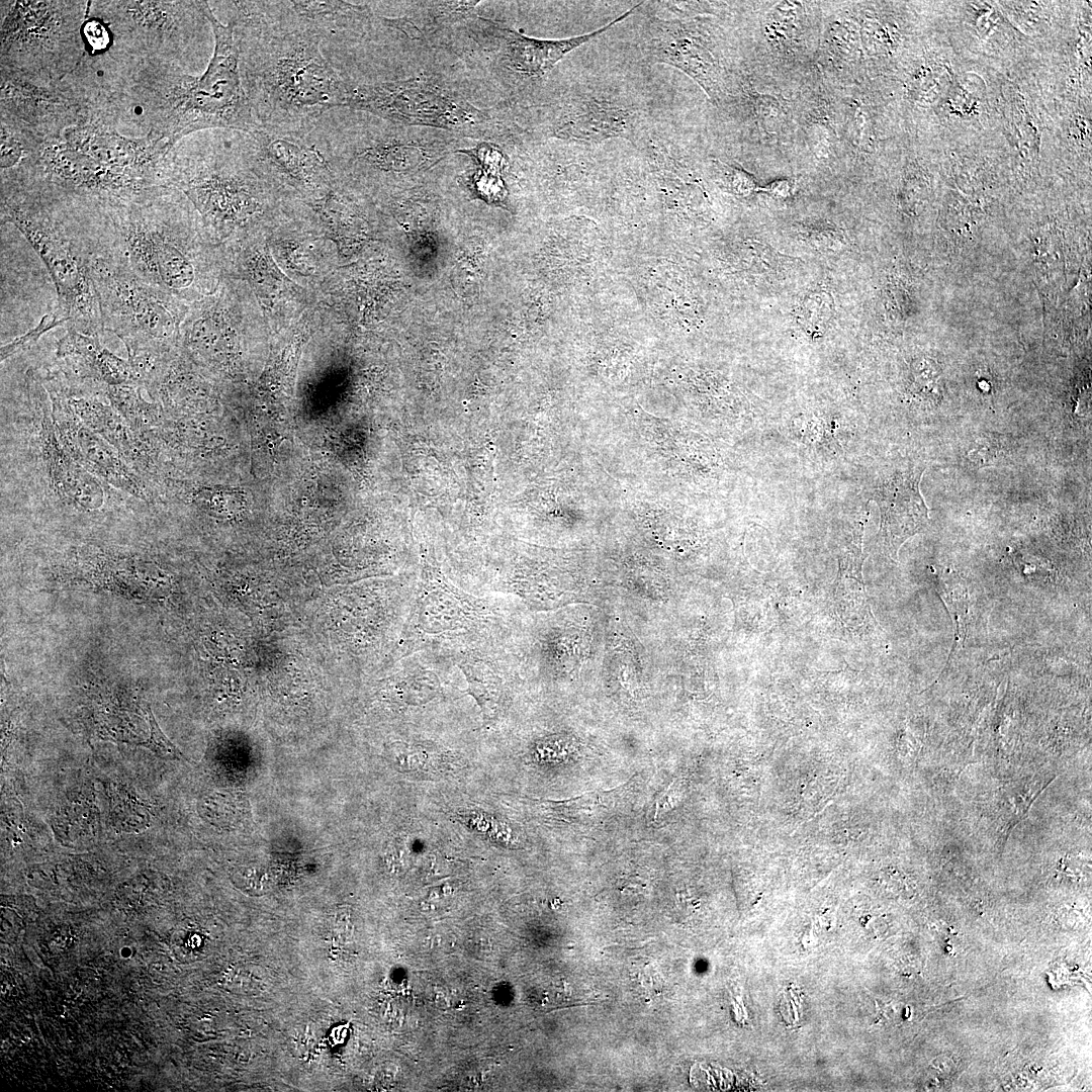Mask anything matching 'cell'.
Returning a JSON list of instances; mask_svg holds the SVG:
<instances>
[{"label":"cell","instance_id":"obj_1","mask_svg":"<svg viewBox=\"0 0 1092 1092\" xmlns=\"http://www.w3.org/2000/svg\"><path fill=\"white\" fill-rule=\"evenodd\" d=\"M201 6L214 37L206 70L194 76L174 63L142 60L125 71L111 96L119 125L138 124L168 152L196 131L251 133L259 127L243 85L234 24H222L207 1Z\"/></svg>","mask_w":1092,"mask_h":1092},{"label":"cell","instance_id":"obj_2","mask_svg":"<svg viewBox=\"0 0 1092 1092\" xmlns=\"http://www.w3.org/2000/svg\"><path fill=\"white\" fill-rule=\"evenodd\" d=\"M168 153L147 136L125 135L107 120L94 118L42 142L17 166L1 170V180L111 207L170 187L164 165Z\"/></svg>","mask_w":1092,"mask_h":1092},{"label":"cell","instance_id":"obj_3","mask_svg":"<svg viewBox=\"0 0 1092 1092\" xmlns=\"http://www.w3.org/2000/svg\"><path fill=\"white\" fill-rule=\"evenodd\" d=\"M232 7L243 85L259 126L308 134L326 112L347 105L350 87L316 35L268 23L242 1Z\"/></svg>","mask_w":1092,"mask_h":1092},{"label":"cell","instance_id":"obj_4","mask_svg":"<svg viewBox=\"0 0 1092 1092\" xmlns=\"http://www.w3.org/2000/svg\"><path fill=\"white\" fill-rule=\"evenodd\" d=\"M1 222L13 223L46 264L58 294L56 311L68 328L99 336L104 329L92 266L108 248L99 208L1 184Z\"/></svg>","mask_w":1092,"mask_h":1092},{"label":"cell","instance_id":"obj_5","mask_svg":"<svg viewBox=\"0 0 1092 1092\" xmlns=\"http://www.w3.org/2000/svg\"><path fill=\"white\" fill-rule=\"evenodd\" d=\"M188 202L181 191L166 187L127 204L100 208L117 259L146 283L179 299L192 296L200 282Z\"/></svg>","mask_w":1092,"mask_h":1092},{"label":"cell","instance_id":"obj_6","mask_svg":"<svg viewBox=\"0 0 1092 1092\" xmlns=\"http://www.w3.org/2000/svg\"><path fill=\"white\" fill-rule=\"evenodd\" d=\"M165 171L169 186L189 199L213 238L223 239L266 212L264 178L242 144L202 145L192 151L176 145L165 158Z\"/></svg>","mask_w":1092,"mask_h":1092},{"label":"cell","instance_id":"obj_7","mask_svg":"<svg viewBox=\"0 0 1092 1092\" xmlns=\"http://www.w3.org/2000/svg\"><path fill=\"white\" fill-rule=\"evenodd\" d=\"M88 1H1V76L57 83L85 54Z\"/></svg>","mask_w":1092,"mask_h":1092},{"label":"cell","instance_id":"obj_8","mask_svg":"<svg viewBox=\"0 0 1092 1092\" xmlns=\"http://www.w3.org/2000/svg\"><path fill=\"white\" fill-rule=\"evenodd\" d=\"M103 329L116 335L127 351L174 349L186 307L180 299L143 281L110 249L92 266Z\"/></svg>","mask_w":1092,"mask_h":1092},{"label":"cell","instance_id":"obj_9","mask_svg":"<svg viewBox=\"0 0 1092 1092\" xmlns=\"http://www.w3.org/2000/svg\"><path fill=\"white\" fill-rule=\"evenodd\" d=\"M201 3L88 1V12L108 27L111 47L105 55L125 62L159 60L177 64L178 55L207 21Z\"/></svg>","mask_w":1092,"mask_h":1092},{"label":"cell","instance_id":"obj_10","mask_svg":"<svg viewBox=\"0 0 1092 1092\" xmlns=\"http://www.w3.org/2000/svg\"><path fill=\"white\" fill-rule=\"evenodd\" d=\"M655 121L642 94L621 83L598 80L563 104L552 123V135L593 146L620 139L635 147Z\"/></svg>","mask_w":1092,"mask_h":1092},{"label":"cell","instance_id":"obj_11","mask_svg":"<svg viewBox=\"0 0 1092 1092\" xmlns=\"http://www.w3.org/2000/svg\"><path fill=\"white\" fill-rule=\"evenodd\" d=\"M1 123L38 144L83 121L104 118L94 98L70 77L52 84L1 76Z\"/></svg>","mask_w":1092,"mask_h":1092},{"label":"cell","instance_id":"obj_12","mask_svg":"<svg viewBox=\"0 0 1092 1092\" xmlns=\"http://www.w3.org/2000/svg\"><path fill=\"white\" fill-rule=\"evenodd\" d=\"M665 13L648 14L639 33V49L647 64H664L685 73L711 98L724 89V69L715 42L697 20L675 2H664Z\"/></svg>","mask_w":1092,"mask_h":1092},{"label":"cell","instance_id":"obj_13","mask_svg":"<svg viewBox=\"0 0 1092 1092\" xmlns=\"http://www.w3.org/2000/svg\"><path fill=\"white\" fill-rule=\"evenodd\" d=\"M243 149L248 160L264 179H272L301 193L323 194L331 187L334 169L306 133L259 126L245 133Z\"/></svg>","mask_w":1092,"mask_h":1092},{"label":"cell","instance_id":"obj_14","mask_svg":"<svg viewBox=\"0 0 1092 1092\" xmlns=\"http://www.w3.org/2000/svg\"><path fill=\"white\" fill-rule=\"evenodd\" d=\"M40 380L52 403V417L58 437L69 454L87 471L111 485L147 500L142 480L124 462L118 451L98 437L75 414L69 400L62 373L49 372Z\"/></svg>","mask_w":1092,"mask_h":1092},{"label":"cell","instance_id":"obj_15","mask_svg":"<svg viewBox=\"0 0 1092 1092\" xmlns=\"http://www.w3.org/2000/svg\"><path fill=\"white\" fill-rule=\"evenodd\" d=\"M346 106L399 123L446 126L466 123L475 117L437 87L418 80L350 87Z\"/></svg>","mask_w":1092,"mask_h":1092},{"label":"cell","instance_id":"obj_16","mask_svg":"<svg viewBox=\"0 0 1092 1092\" xmlns=\"http://www.w3.org/2000/svg\"><path fill=\"white\" fill-rule=\"evenodd\" d=\"M27 387L30 399L40 411L39 442L42 461L50 482L63 500L85 510L99 509L104 502V492L97 479L81 466L64 448L49 413L48 392L40 378L32 371L27 372Z\"/></svg>","mask_w":1092,"mask_h":1092},{"label":"cell","instance_id":"obj_17","mask_svg":"<svg viewBox=\"0 0 1092 1092\" xmlns=\"http://www.w3.org/2000/svg\"><path fill=\"white\" fill-rule=\"evenodd\" d=\"M924 468L897 470L875 488L874 499L881 511V529L891 553L925 528L928 508L920 491Z\"/></svg>","mask_w":1092,"mask_h":1092},{"label":"cell","instance_id":"obj_18","mask_svg":"<svg viewBox=\"0 0 1092 1092\" xmlns=\"http://www.w3.org/2000/svg\"><path fill=\"white\" fill-rule=\"evenodd\" d=\"M487 616L483 605L444 578L428 573L423 577L416 606L419 638L468 631L486 623Z\"/></svg>","mask_w":1092,"mask_h":1092},{"label":"cell","instance_id":"obj_19","mask_svg":"<svg viewBox=\"0 0 1092 1092\" xmlns=\"http://www.w3.org/2000/svg\"><path fill=\"white\" fill-rule=\"evenodd\" d=\"M636 4L611 22L594 31L563 39H538L508 30L506 34V56L509 66L520 75L529 79H539L546 75L568 53L597 38L610 30L642 7Z\"/></svg>","mask_w":1092,"mask_h":1092},{"label":"cell","instance_id":"obj_20","mask_svg":"<svg viewBox=\"0 0 1092 1092\" xmlns=\"http://www.w3.org/2000/svg\"><path fill=\"white\" fill-rule=\"evenodd\" d=\"M56 355L71 368L75 377L90 378L105 385L131 381L128 361L103 347L98 335H86L69 328L58 342Z\"/></svg>","mask_w":1092,"mask_h":1092},{"label":"cell","instance_id":"obj_21","mask_svg":"<svg viewBox=\"0 0 1092 1092\" xmlns=\"http://www.w3.org/2000/svg\"><path fill=\"white\" fill-rule=\"evenodd\" d=\"M68 400L80 420L93 432L114 447L130 464L145 462L148 449L125 420L111 406L93 396H77V392L63 374Z\"/></svg>","mask_w":1092,"mask_h":1092},{"label":"cell","instance_id":"obj_22","mask_svg":"<svg viewBox=\"0 0 1092 1092\" xmlns=\"http://www.w3.org/2000/svg\"><path fill=\"white\" fill-rule=\"evenodd\" d=\"M330 161L348 159L358 165L379 173H403L422 166L429 154L418 145L401 138L384 134L369 139L349 154L327 156Z\"/></svg>","mask_w":1092,"mask_h":1092},{"label":"cell","instance_id":"obj_23","mask_svg":"<svg viewBox=\"0 0 1092 1092\" xmlns=\"http://www.w3.org/2000/svg\"><path fill=\"white\" fill-rule=\"evenodd\" d=\"M142 386L135 382L106 385L105 391L110 405L125 420L139 435H155L162 427L163 406L150 402L142 395Z\"/></svg>","mask_w":1092,"mask_h":1092},{"label":"cell","instance_id":"obj_24","mask_svg":"<svg viewBox=\"0 0 1092 1092\" xmlns=\"http://www.w3.org/2000/svg\"><path fill=\"white\" fill-rule=\"evenodd\" d=\"M459 667L468 682L467 693L479 706L483 721L491 724L502 709V678L490 664L481 659L465 658Z\"/></svg>","mask_w":1092,"mask_h":1092},{"label":"cell","instance_id":"obj_25","mask_svg":"<svg viewBox=\"0 0 1092 1092\" xmlns=\"http://www.w3.org/2000/svg\"><path fill=\"white\" fill-rule=\"evenodd\" d=\"M796 3L784 2L776 6L768 16L766 31L770 40L779 43L788 42L796 37L799 30Z\"/></svg>","mask_w":1092,"mask_h":1092},{"label":"cell","instance_id":"obj_26","mask_svg":"<svg viewBox=\"0 0 1092 1092\" xmlns=\"http://www.w3.org/2000/svg\"><path fill=\"white\" fill-rule=\"evenodd\" d=\"M753 114L766 132L778 133L787 123V111L772 95L755 94L751 97Z\"/></svg>","mask_w":1092,"mask_h":1092},{"label":"cell","instance_id":"obj_27","mask_svg":"<svg viewBox=\"0 0 1092 1092\" xmlns=\"http://www.w3.org/2000/svg\"><path fill=\"white\" fill-rule=\"evenodd\" d=\"M192 499L212 514L229 516L238 509L240 496L224 487H199L193 492Z\"/></svg>","mask_w":1092,"mask_h":1092},{"label":"cell","instance_id":"obj_28","mask_svg":"<svg viewBox=\"0 0 1092 1092\" xmlns=\"http://www.w3.org/2000/svg\"><path fill=\"white\" fill-rule=\"evenodd\" d=\"M830 297L825 292L809 293L801 301V324L811 331L823 330L827 327L831 313Z\"/></svg>","mask_w":1092,"mask_h":1092},{"label":"cell","instance_id":"obj_29","mask_svg":"<svg viewBox=\"0 0 1092 1092\" xmlns=\"http://www.w3.org/2000/svg\"><path fill=\"white\" fill-rule=\"evenodd\" d=\"M61 324H67V320L62 317L57 311L52 314L43 315L35 328L1 347V361H4L14 354L27 350L37 342L42 334Z\"/></svg>","mask_w":1092,"mask_h":1092},{"label":"cell","instance_id":"obj_30","mask_svg":"<svg viewBox=\"0 0 1092 1092\" xmlns=\"http://www.w3.org/2000/svg\"><path fill=\"white\" fill-rule=\"evenodd\" d=\"M830 46L838 57L851 58L858 49L859 32L852 22L841 20L830 29Z\"/></svg>","mask_w":1092,"mask_h":1092},{"label":"cell","instance_id":"obj_31","mask_svg":"<svg viewBox=\"0 0 1092 1092\" xmlns=\"http://www.w3.org/2000/svg\"><path fill=\"white\" fill-rule=\"evenodd\" d=\"M859 34L869 51L883 52L893 46V38L888 29L876 20H866Z\"/></svg>","mask_w":1092,"mask_h":1092},{"label":"cell","instance_id":"obj_32","mask_svg":"<svg viewBox=\"0 0 1092 1092\" xmlns=\"http://www.w3.org/2000/svg\"><path fill=\"white\" fill-rule=\"evenodd\" d=\"M826 120L818 119L809 123L808 135L811 150L820 158L827 157L832 145V129Z\"/></svg>","mask_w":1092,"mask_h":1092},{"label":"cell","instance_id":"obj_33","mask_svg":"<svg viewBox=\"0 0 1092 1092\" xmlns=\"http://www.w3.org/2000/svg\"><path fill=\"white\" fill-rule=\"evenodd\" d=\"M149 720L151 725V737L144 745L163 758H178L180 752L162 733L151 711H149Z\"/></svg>","mask_w":1092,"mask_h":1092},{"label":"cell","instance_id":"obj_34","mask_svg":"<svg viewBox=\"0 0 1092 1092\" xmlns=\"http://www.w3.org/2000/svg\"><path fill=\"white\" fill-rule=\"evenodd\" d=\"M722 165L725 178L733 192L746 196L756 189L753 177L745 170L731 165Z\"/></svg>","mask_w":1092,"mask_h":1092},{"label":"cell","instance_id":"obj_35","mask_svg":"<svg viewBox=\"0 0 1092 1092\" xmlns=\"http://www.w3.org/2000/svg\"><path fill=\"white\" fill-rule=\"evenodd\" d=\"M852 123L856 139L859 141L860 144H867V141H869L870 128L868 126L869 124L866 118V114L860 107H856L853 114Z\"/></svg>","mask_w":1092,"mask_h":1092},{"label":"cell","instance_id":"obj_36","mask_svg":"<svg viewBox=\"0 0 1092 1092\" xmlns=\"http://www.w3.org/2000/svg\"><path fill=\"white\" fill-rule=\"evenodd\" d=\"M766 190L777 196H787L791 191V183L788 180H780L771 183Z\"/></svg>","mask_w":1092,"mask_h":1092}]
</instances>
